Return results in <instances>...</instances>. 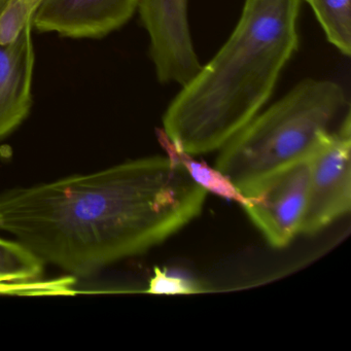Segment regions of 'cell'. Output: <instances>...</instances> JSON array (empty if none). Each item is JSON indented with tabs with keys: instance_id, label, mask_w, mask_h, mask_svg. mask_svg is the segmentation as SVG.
<instances>
[{
	"instance_id": "1",
	"label": "cell",
	"mask_w": 351,
	"mask_h": 351,
	"mask_svg": "<svg viewBox=\"0 0 351 351\" xmlns=\"http://www.w3.org/2000/svg\"><path fill=\"white\" fill-rule=\"evenodd\" d=\"M207 191L169 157L141 158L0 197V229L75 276L143 254L202 213Z\"/></svg>"
},
{
	"instance_id": "2",
	"label": "cell",
	"mask_w": 351,
	"mask_h": 351,
	"mask_svg": "<svg viewBox=\"0 0 351 351\" xmlns=\"http://www.w3.org/2000/svg\"><path fill=\"white\" fill-rule=\"evenodd\" d=\"M300 5L301 0H245L229 40L164 114L163 131L180 151H219L260 114L298 50Z\"/></svg>"
},
{
	"instance_id": "3",
	"label": "cell",
	"mask_w": 351,
	"mask_h": 351,
	"mask_svg": "<svg viewBox=\"0 0 351 351\" xmlns=\"http://www.w3.org/2000/svg\"><path fill=\"white\" fill-rule=\"evenodd\" d=\"M348 116L350 104L342 86L303 80L219 149L215 168L242 193L270 174L309 159L318 143Z\"/></svg>"
},
{
	"instance_id": "4",
	"label": "cell",
	"mask_w": 351,
	"mask_h": 351,
	"mask_svg": "<svg viewBox=\"0 0 351 351\" xmlns=\"http://www.w3.org/2000/svg\"><path fill=\"white\" fill-rule=\"evenodd\" d=\"M309 159L287 166L242 192L243 207L274 248H285L299 235L309 192Z\"/></svg>"
},
{
	"instance_id": "5",
	"label": "cell",
	"mask_w": 351,
	"mask_h": 351,
	"mask_svg": "<svg viewBox=\"0 0 351 351\" xmlns=\"http://www.w3.org/2000/svg\"><path fill=\"white\" fill-rule=\"evenodd\" d=\"M351 116L309 157L307 206L300 234L315 235L348 215L351 206Z\"/></svg>"
},
{
	"instance_id": "6",
	"label": "cell",
	"mask_w": 351,
	"mask_h": 351,
	"mask_svg": "<svg viewBox=\"0 0 351 351\" xmlns=\"http://www.w3.org/2000/svg\"><path fill=\"white\" fill-rule=\"evenodd\" d=\"M138 10L158 80L184 86L201 69L191 36L188 0H141Z\"/></svg>"
},
{
	"instance_id": "7",
	"label": "cell",
	"mask_w": 351,
	"mask_h": 351,
	"mask_svg": "<svg viewBox=\"0 0 351 351\" xmlns=\"http://www.w3.org/2000/svg\"><path fill=\"white\" fill-rule=\"evenodd\" d=\"M8 0H0V12ZM34 25L14 44H0V138L15 130L32 106L34 53Z\"/></svg>"
},
{
	"instance_id": "8",
	"label": "cell",
	"mask_w": 351,
	"mask_h": 351,
	"mask_svg": "<svg viewBox=\"0 0 351 351\" xmlns=\"http://www.w3.org/2000/svg\"><path fill=\"white\" fill-rule=\"evenodd\" d=\"M141 0H73L45 32L71 38H99L119 29L138 10Z\"/></svg>"
},
{
	"instance_id": "9",
	"label": "cell",
	"mask_w": 351,
	"mask_h": 351,
	"mask_svg": "<svg viewBox=\"0 0 351 351\" xmlns=\"http://www.w3.org/2000/svg\"><path fill=\"white\" fill-rule=\"evenodd\" d=\"M157 135L158 141L167 154V157L182 164L196 184L202 186L207 192H211L227 200L236 201L240 205L243 204L245 197L223 172L215 167H211L204 161H198L195 159L194 156L180 151L168 138L163 129H158Z\"/></svg>"
},
{
	"instance_id": "10",
	"label": "cell",
	"mask_w": 351,
	"mask_h": 351,
	"mask_svg": "<svg viewBox=\"0 0 351 351\" xmlns=\"http://www.w3.org/2000/svg\"><path fill=\"white\" fill-rule=\"evenodd\" d=\"M44 263L18 241L0 238V291L36 281Z\"/></svg>"
},
{
	"instance_id": "11",
	"label": "cell",
	"mask_w": 351,
	"mask_h": 351,
	"mask_svg": "<svg viewBox=\"0 0 351 351\" xmlns=\"http://www.w3.org/2000/svg\"><path fill=\"white\" fill-rule=\"evenodd\" d=\"M328 43L343 55L351 54V0H306Z\"/></svg>"
},
{
	"instance_id": "12",
	"label": "cell",
	"mask_w": 351,
	"mask_h": 351,
	"mask_svg": "<svg viewBox=\"0 0 351 351\" xmlns=\"http://www.w3.org/2000/svg\"><path fill=\"white\" fill-rule=\"evenodd\" d=\"M40 3L36 0H8L0 12V44H14L28 26Z\"/></svg>"
},
{
	"instance_id": "13",
	"label": "cell",
	"mask_w": 351,
	"mask_h": 351,
	"mask_svg": "<svg viewBox=\"0 0 351 351\" xmlns=\"http://www.w3.org/2000/svg\"><path fill=\"white\" fill-rule=\"evenodd\" d=\"M206 291L207 289L197 281L172 276L168 274L167 270L156 267L147 291L155 295H189Z\"/></svg>"
},
{
	"instance_id": "14",
	"label": "cell",
	"mask_w": 351,
	"mask_h": 351,
	"mask_svg": "<svg viewBox=\"0 0 351 351\" xmlns=\"http://www.w3.org/2000/svg\"><path fill=\"white\" fill-rule=\"evenodd\" d=\"M36 1H38V3H42L43 0H36Z\"/></svg>"
}]
</instances>
